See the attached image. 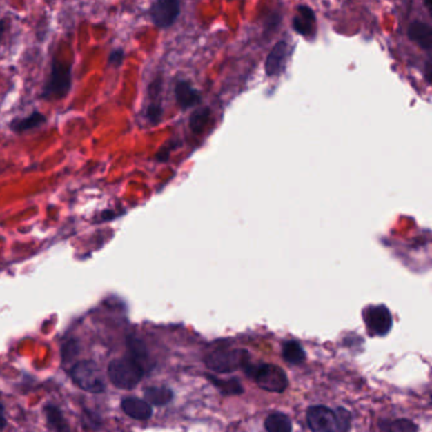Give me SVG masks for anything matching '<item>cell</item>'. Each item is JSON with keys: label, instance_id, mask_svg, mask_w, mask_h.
I'll return each mask as SVG.
<instances>
[{"label": "cell", "instance_id": "6da1fadb", "mask_svg": "<svg viewBox=\"0 0 432 432\" xmlns=\"http://www.w3.org/2000/svg\"><path fill=\"white\" fill-rule=\"evenodd\" d=\"M307 424L312 432H350L353 417L345 407L332 409L327 406H311Z\"/></svg>", "mask_w": 432, "mask_h": 432}, {"label": "cell", "instance_id": "7a4b0ae2", "mask_svg": "<svg viewBox=\"0 0 432 432\" xmlns=\"http://www.w3.org/2000/svg\"><path fill=\"white\" fill-rule=\"evenodd\" d=\"M245 374L253 379L263 391L271 393H283L289 386L286 371L274 364H250Z\"/></svg>", "mask_w": 432, "mask_h": 432}, {"label": "cell", "instance_id": "3957f363", "mask_svg": "<svg viewBox=\"0 0 432 432\" xmlns=\"http://www.w3.org/2000/svg\"><path fill=\"white\" fill-rule=\"evenodd\" d=\"M145 373V368L128 355L116 359L108 365L109 380L113 386L124 391H132L139 386Z\"/></svg>", "mask_w": 432, "mask_h": 432}, {"label": "cell", "instance_id": "277c9868", "mask_svg": "<svg viewBox=\"0 0 432 432\" xmlns=\"http://www.w3.org/2000/svg\"><path fill=\"white\" fill-rule=\"evenodd\" d=\"M204 364L209 371L216 373H232L245 371L251 364V357L244 348H218L204 357Z\"/></svg>", "mask_w": 432, "mask_h": 432}, {"label": "cell", "instance_id": "5b68a950", "mask_svg": "<svg viewBox=\"0 0 432 432\" xmlns=\"http://www.w3.org/2000/svg\"><path fill=\"white\" fill-rule=\"evenodd\" d=\"M70 378L80 389L89 393H101L106 391V380L99 365L93 360H81L72 365Z\"/></svg>", "mask_w": 432, "mask_h": 432}, {"label": "cell", "instance_id": "8992f818", "mask_svg": "<svg viewBox=\"0 0 432 432\" xmlns=\"http://www.w3.org/2000/svg\"><path fill=\"white\" fill-rule=\"evenodd\" d=\"M71 89V65L66 62L54 60L51 66V74L47 81L42 97L50 98H63Z\"/></svg>", "mask_w": 432, "mask_h": 432}, {"label": "cell", "instance_id": "52a82bcc", "mask_svg": "<svg viewBox=\"0 0 432 432\" xmlns=\"http://www.w3.org/2000/svg\"><path fill=\"white\" fill-rule=\"evenodd\" d=\"M364 321L371 336H386L392 328V315L386 306H371L364 312Z\"/></svg>", "mask_w": 432, "mask_h": 432}, {"label": "cell", "instance_id": "ba28073f", "mask_svg": "<svg viewBox=\"0 0 432 432\" xmlns=\"http://www.w3.org/2000/svg\"><path fill=\"white\" fill-rule=\"evenodd\" d=\"M150 18L159 28H169L180 16V3L175 0H159L148 10Z\"/></svg>", "mask_w": 432, "mask_h": 432}, {"label": "cell", "instance_id": "9c48e42d", "mask_svg": "<svg viewBox=\"0 0 432 432\" xmlns=\"http://www.w3.org/2000/svg\"><path fill=\"white\" fill-rule=\"evenodd\" d=\"M286 59H288V43L286 41H279L266 57L265 62L266 75L268 77L280 75L286 69Z\"/></svg>", "mask_w": 432, "mask_h": 432}, {"label": "cell", "instance_id": "30bf717a", "mask_svg": "<svg viewBox=\"0 0 432 432\" xmlns=\"http://www.w3.org/2000/svg\"><path fill=\"white\" fill-rule=\"evenodd\" d=\"M121 409L127 416L137 421H147L153 416L151 404L137 397H124L121 401Z\"/></svg>", "mask_w": 432, "mask_h": 432}, {"label": "cell", "instance_id": "8fae6325", "mask_svg": "<svg viewBox=\"0 0 432 432\" xmlns=\"http://www.w3.org/2000/svg\"><path fill=\"white\" fill-rule=\"evenodd\" d=\"M175 99L178 101L179 107L186 110L201 101V94L190 83L179 80L175 85Z\"/></svg>", "mask_w": 432, "mask_h": 432}, {"label": "cell", "instance_id": "7c38bea8", "mask_svg": "<svg viewBox=\"0 0 432 432\" xmlns=\"http://www.w3.org/2000/svg\"><path fill=\"white\" fill-rule=\"evenodd\" d=\"M409 37L411 41H413L417 46L424 48V50H431L432 48V27L429 24L415 21L409 24Z\"/></svg>", "mask_w": 432, "mask_h": 432}, {"label": "cell", "instance_id": "4fadbf2b", "mask_svg": "<svg viewBox=\"0 0 432 432\" xmlns=\"http://www.w3.org/2000/svg\"><path fill=\"white\" fill-rule=\"evenodd\" d=\"M127 355L141 364L146 371L153 368L148 351L142 340L137 339L135 336L127 337Z\"/></svg>", "mask_w": 432, "mask_h": 432}, {"label": "cell", "instance_id": "5bb4252c", "mask_svg": "<svg viewBox=\"0 0 432 432\" xmlns=\"http://www.w3.org/2000/svg\"><path fill=\"white\" fill-rule=\"evenodd\" d=\"M297 10H298V16L294 18V30L302 36H309L313 32V27L316 22L315 13L307 6H300Z\"/></svg>", "mask_w": 432, "mask_h": 432}, {"label": "cell", "instance_id": "9a60e30c", "mask_svg": "<svg viewBox=\"0 0 432 432\" xmlns=\"http://www.w3.org/2000/svg\"><path fill=\"white\" fill-rule=\"evenodd\" d=\"M46 122V117L41 115L39 112H33L30 116L23 117V118H16L13 119L9 127L14 133H24V132L31 131L39 127L41 124Z\"/></svg>", "mask_w": 432, "mask_h": 432}, {"label": "cell", "instance_id": "2e32d148", "mask_svg": "<svg viewBox=\"0 0 432 432\" xmlns=\"http://www.w3.org/2000/svg\"><path fill=\"white\" fill-rule=\"evenodd\" d=\"M145 400L153 406H165L174 398V392L169 386H153L145 388Z\"/></svg>", "mask_w": 432, "mask_h": 432}, {"label": "cell", "instance_id": "e0dca14e", "mask_svg": "<svg viewBox=\"0 0 432 432\" xmlns=\"http://www.w3.org/2000/svg\"><path fill=\"white\" fill-rule=\"evenodd\" d=\"M47 424L52 432H72L70 429L66 418L63 417L61 409L55 404H47L45 407Z\"/></svg>", "mask_w": 432, "mask_h": 432}, {"label": "cell", "instance_id": "ac0fdd59", "mask_svg": "<svg viewBox=\"0 0 432 432\" xmlns=\"http://www.w3.org/2000/svg\"><path fill=\"white\" fill-rule=\"evenodd\" d=\"M206 378L208 379L209 383L216 386L224 395H239L245 392L239 379H219L212 374H206Z\"/></svg>", "mask_w": 432, "mask_h": 432}, {"label": "cell", "instance_id": "d6986e66", "mask_svg": "<svg viewBox=\"0 0 432 432\" xmlns=\"http://www.w3.org/2000/svg\"><path fill=\"white\" fill-rule=\"evenodd\" d=\"M282 355L286 363L293 364V365H300V364L304 363L306 360L304 348H302L298 341H294V340H289L283 344Z\"/></svg>", "mask_w": 432, "mask_h": 432}, {"label": "cell", "instance_id": "ffe728a7", "mask_svg": "<svg viewBox=\"0 0 432 432\" xmlns=\"http://www.w3.org/2000/svg\"><path fill=\"white\" fill-rule=\"evenodd\" d=\"M264 426L266 432H292L293 430L291 418L280 412L271 413L266 417Z\"/></svg>", "mask_w": 432, "mask_h": 432}, {"label": "cell", "instance_id": "44dd1931", "mask_svg": "<svg viewBox=\"0 0 432 432\" xmlns=\"http://www.w3.org/2000/svg\"><path fill=\"white\" fill-rule=\"evenodd\" d=\"M379 426L384 432H418V426L409 418H397L392 421L384 420Z\"/></svg>", "mask_w": 432, "mask_h": 432}, {"label": "cell", "instance_id": "7402d4cb", "mask_svg": "<svg viewBox=\"0 0 432 432\" xmlns=\"http://www.w3.org/2000/svg\"><path fill=\"white\" fill-rule=\"evenodd\" d=\"M210 119V109L208 107L197 109L189 117V127L195 135H199L207 127Z\"/></svg>", "mask_w": 432, "mask_h": 432}, {"label": "cell", "instance_id": "603a6c76", "mask_svg": "<svg viewBox=\"0 0 432 432\" xmlns=\"http://www.w3.org/2000/svg\"><path fill=\"white\" fill-rule=\"evenodd\" d=\"M146 118L148 122L157 124L162 118V107L159 101H151L146 109Z\"/></svg>", "mask_w": 432, "mask_h": 432}, {"label": "cell", "instance_id": "cb8c5ba5", "mask_svg": "<svg viewBox=\"0 0 432 432\" xmlns=\"http://www.w3.org/2000/svg\"><path fill=\"white\" fill-rule=\"evenodd\" d=\"M124 52L122 48H116V50H113L110 55H109V63L112 65V66H121L122 65V62H124Z\"/></svg>", "mask_w": 432, "mask_h": 432}, {"label": "cell", "instance_id": "d4e9b609", "mask_svg": "<svg viewBox=\"0 0 432 432\" xmlns=\"http://www.w3.org/2000/svg\"><path fill=\"white\" fill-rule=\"evenodd\" d=\"M426 77L429 79V81L432 84V61L427 63V68H426Z\"/></svg>", "mask_w": 432, "mask_h": 432}, {"label": "cell", "instance_id": "484cf974", "mask_svg": "<svg viewBox=\"0 0 432 432\" xmlns=\"http://www.w3.org/2000/svg\"><path fill=\"white\" fill-rule=\"evenodd\" d=\"M426 7L430 10V14H431L432 17V1H427V3H426Z\"/></svg>", "mask_w": 432, "mask_h": 432}, {"label": "cell", "instance_id": "4316f807", "mask_svg": "<svg viewBox=\"0 0 432 432\" xmlns=\"http://www.w3.org/2000/svg\"><path fill=\"white\" fill-rule=\"evenodd\" d=\"M430 403H431L432 404V394H431V397H430Z\"/></svg>", "mask_w": 432, "mask_h": 432}]
</instances>
